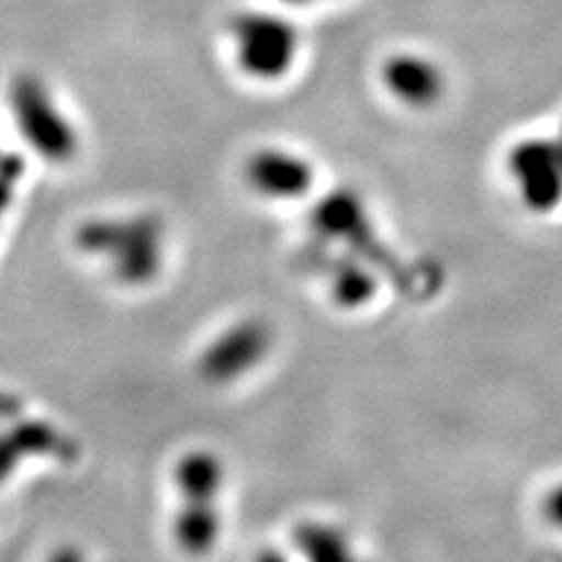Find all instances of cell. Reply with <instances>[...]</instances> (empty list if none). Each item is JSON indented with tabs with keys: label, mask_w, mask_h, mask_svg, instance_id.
I'll return each mask as SVG.
<instances>
[{
	"label": "cell",
	"mask_w": 562,
	"mask_h": 562,
	"mask_svg": "<svg viewBox=\"0 0 562 562\" xmlns=\"http://www.w3.org/2000/svg\"><path fill=\"white\" fill-rule=\"evenodd\" d=\"M268 349L266 330L256 324H244L227 330L204 355V373L214 380H233L237 373L254 368Z\"/></svg>",
	"instance_id": "5b68a950"
},
{
	"label": "cell",
	"mask_w": 562,
	"mask_h": 562,
	"mask_svg": "<svg viewBox=\"0 0 562 562\" xmlns=\"http://www.w3.org/2000/svg\"><path fill=\"white\" fill-rule=\"evenodd\" d=\"M235 55L244 74L258 80L281 78L297 55L295 29L268 12H249L233 24Z\"/></svg>",
	"instance_id": "6da1fadb"
},
{
	"label": "cell",
	"mask_w": 562,
	"mask_h": 562,
	"mask_svg": "<svg viewBox=\"0 0 562 562\" xmlns=\"http://www.w3.org/2000/svg\"><path fill=\"white\" fill-rule=\"evenodd\" d=\"M12 101L16 122L35 150L49 160H66L74 155L76 134L41 82L22 80L14 87Z\"/></svg>",
	"instance_id": "7a4b0ae2"
},
{
	"label": "cell",
	"mask_w": 562,
	"mask_h": 562,
	"mask_svg": "<svg viewBox=\"0 0 562 562\" xmlns=\"http://www.w3.org/2000/svg\"><path fill=\"white\" fill-rule=\"evenodd\" d=\"M384 85L390 92L411 105L436 103L443 94V76L431 61L411 55H398L384 64Z\"/></svg>",
	"instance_id": "8992f818"
},
{
	"label": "cell",
	"mask_w": 562,
	"mask_h": 562,
	"mask_svg": "<svg viewBox=\"0 0 562 562\" xmlns=\"http://www.w3.org/2000/svg\"><path fill=\"white\" fill-rule=\"evenodd\" d=\"M539 518L549 530L562 535V476L553 479L539 492Z\"/></svg>",
	"instance_id": "9c48e42d"
},
{
	"label": "cell",
	"mask_w": 562,
	"mask_h": 562,
	"mask_svg": "<svg viewBox=\"0 0 562 562\" xmlns=\"http://www.w3.org/2000/svg\"><path fill=\"white\" fill-rule=\"evenodd\" d=\"M520 200L535 214H553L562 204V155L551 140H525L508 155Z\"/></svg>",
	"instance_id": "3957f363"
},
{
	"label": "cell",
	"mask_w": 562,
	"mask_h": 562,
	"mask_svg": "<svg viewBox=\"0 0 562 562\" xmlns=\"http://www.w3.org/2000/svg\"><path fill=\"white\" fill-rule=\"evenodd\" d=\"M223 483V469L211 454H186L176 467V485L186 502L211 504Z\"/></svg>",
	"instance_id": "52a82bcc"
},
{
	"label": "cell",
	"mask_w": 562,
	"mask_h": 562,
	"mask_svg": "<svg viewBox=\"0 0 562 562\" xmlns=\"http://www.w3.org/2000/svg\"><path fill=\"white\" fill-rule=\"evenodd\" d=\"M246 179L256 192L272 200L301 198L312 183V167L301 155L286 150H260L246 167Z\"/></svg>",
	"instance_id": "277c9868"
},
{
	"label": "cell",
	"mask_w": 562,
	"mask_h": 562,
	"mask_svg": "<svg viewBox=\"0 0 562 562\" xmlns=\"http://www.w3.org/2000/svg\"><path fill=\"white\" fill-rule=\"evenodd\" d=\"M221 532L214 506L204 502H186L183 514L176 518L173 537L188 553H206Z\"/></svg>",
	"instance_id": "ba28073f"
},
{
	"label": "cell",
	"mask_w": 562,
	"mask_h": 562,
	"mask_svg": "<svg viewBox=\"0 0 562 562\" xmlns=\"http://www.w3.org/2000/svg\"><path fill=\"white\" fill-rule=\"evenodd\" d=\"M286 3H312V0H286Z\"/></svg>",
	"instance_id": "30bf717a"
}]
</instances>
